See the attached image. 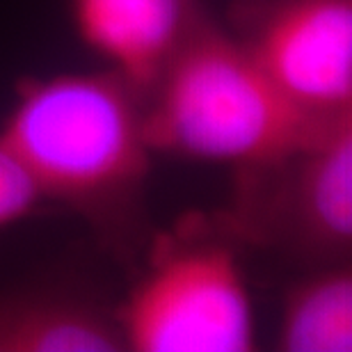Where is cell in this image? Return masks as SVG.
<instances>
[{
    "label": "cell",
    "instance_id": "cell-6",
    "mask_svg": "<svg viewBox=\"0 0 352 352\" xmlns=\"http://www.w3.org/2000/svg\"><path fill=\"white\" fill-rule=\"evenodd\" d=\"M80 39L146 101L206 14L199 0H72Z\"/></svg>",
    "mask_w": 352,
    "mask_h": 352
},
{
    "label": "cell",
    "instance_id": "cell-7",
    "mask_svg": "<svg viewBox=\"0 0 352 352\" xmlns=\"http://www.w3.org/2000/svg\"><path fill=\"white\" fill-rule=\"evenodd\" d=\"M124 350L117 318L62 293H23L0 302V352Z\"/></svg>",
    "mask_w": 352,
    "mask_h": 352
},
{
    "label": "cell",
    "instance_id": "cell-9",
    "mask_svg": "<svg viewBox=\"0 0 352 352\" xmlns=\"http://www.w3.org/2000/svg\"><path fill=\"white\" fill-rule=\"evenodd\" d=\"M41 192L23 163L0 140V227L19 222L37 206Z\"/></svg>",
    "mask_w": 352,
    "mask_h": 352
},
{
    "label": "cell",
    "instance_id": "cell-8",
    "mask_svg": "<svg viewBox=\"0 0 352 352\" xmlns=\"http://www.w3.org/2000/svg\"><path fill=\"white\" fill-rule=\"evenodd\" d=\"M279 348L288 352L352 350V272L348 263L325 270L295 286L286 298Z\"/></svg>",
    "mask_w": 352,
    "mask_h": 352
},
{
    "label": "cell",
    "instance_id": "cell-4",
    "mask_svg": "<svg viewBox=\"0 0 352 352\" xmlns=\"http://www.w3.org/2000/svg\"><path fill=\"white\" fill-rule=\"evenodd\" d=\"M243 231L318 263H348L352 245V112L277 163L241 172Z\"/></svg>",
    "mask_w": 352,
    "mask_h": 352
},
{
    "label": "cell",
    "instance_id": "cell-1",
    "mask_svg": "<svg viewBox=\"0 0 352 352\" xmlns=\"http://www.w3.org/2000/svg\"><path fill=\"white\" fill-rule=\"evenodd\" d=\"M0 140L41 197L65 201L105 231L140 224L149 153L144 98L115 72L28 80Z\"/></svg>",
    "mask_w": 352,
    "mask_h": 352
},
{
    "label": "cell",
    "instance_id": "cell-3",
    "mask_svg": "<svg viewBox=\"0 0 352 352\" xmlns=\"http://www.w3.org/2000/svg\"><path fill=\"white\" fill-rule=\"evenodd\" d=\"M124 350L250 352L256 348L252 298L236 254L215 243L156 254L117 316Z\"/></svg>",
    "mask_w": 352,
    "mask_h": 352
},
{
    "label": "cell",
    "instance_id": "cell-5",
    "mask_svg": "<svg viewBox=\"0 0 352 352\" xmlns=\"http://www.w3.org/2000/svg\"><path fill=\"white\" fill-rule=\"evenodd\" d=\"M238 39L307 115L352 110V0H252Z\"/></svg>",
    "mask_w": 352,
    "mask_h": 352
},
{
    "label": "cell",
    "instance_id": "cell-2",
    "mask_svg": "<svg viewBox=\"0 0 352 352\" xmlns=\"http://www.w3.org/2000/svg\"><path fill=\"white\" fill-rule=\"evenodd\" d=\"M329 122L300 110L243 41L222 32L208 16L144 101L151 151L234 165L238 172L291 156Z\"/></svg>",
    "mask_w": 352,
    "mask_h": 352
}]
</instances>
